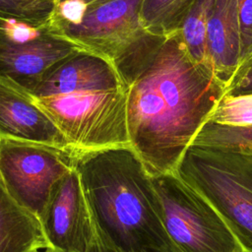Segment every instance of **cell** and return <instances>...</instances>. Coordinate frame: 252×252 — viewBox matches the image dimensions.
Segmentation results:
<instances>
[{"label":"cell","instance_id":"cell-20","mask_svg":"<svg viewBox=\"0 0 252 252\" xmlns=\"http://www.w3.org/2000/svg\"><path fill=\"white\" fill-rule=\"evenodd\" d=\"M225 94H252V61L235 73L226 87Z\"/></svg>","mask_w":252,"mask_h":252},{"label":"cell","instance_id":"cell-12","mask_svg":"<svg viewBox=\"0 0 252 252\" xmlns=\"http://www.w3.org/2000/svg\"><path fill=\"white\" fill-rule=\"evenodd\" d=\"M207 46L214 75L227 87L239 60L238 0H214L208 20Z\"/></svg>","mask_w":252,"mask_h":252},{"label":"cell","instance_id":"cell-10","mask_svg":"<svg viewBox=\"0 0 252 252\" xmlns=\"http://www.w3.org/2000/svg\"><path fill=\"white\" fill-rule=\"evenodd\" d=\"M67 41L48 31L20 42L0 39V75L9 77L32 92L52 69L78 54Z\"/></svg>","mask_w":252,"mask_h":252},{"label":"cell","instance_id":"cell-17","mask_svg":"<svg viewBox=\"0 0 252 252\" xmlns=\"http://www.w3.org/2000/svg\"><path fill=\"white\" fill-rule=\"evenodd\" d=\"M207 122L237 128L252 127V94H224Z\"/></svg>","mask_w":252,"mask_h":252},{"label":"cell","instance_id":"cell-13","mask_svg":"<svg viewBox=\"0 0 252 252\" xmlns=\"http://www.w3.org/2000/svg\"><path fill=\"white\" fill-rule=\"evenodd\" d=\"M48 248L37 217L17 204L0 181V252Z\"/></svg>","mask_w":252,"mask_h":252},{"label":"cell","instance_id":"cell-2","mask_svg":"<svg viewBox=\"0 0 252 252\" xmlns=\"http://www.w3.org/2000/svg\"><path fill=\"white\" fill-rule=\"evenodd\" d=\"M75 167L105 246L114 252H179L165 230L152 176L131 147L77 153Z\"/></svg>","mask_w":252,"mask_h":252},{"label":"cell","instance_id":"cell-4","mask_svg":"<svg viewBox=\"0 0 252 252\" xmlns=\"http://www.w3.org/2000/svg\"><path fill=\"white\" fill-rule=\"evenodd\" d=\"M174 173L214 206L243 252H252V153L191 145Z\"/></svg>","mask_w":252,"mask_h":252},{"label":"cell","instance_id":"cell-5","mask_svg":"<svg viewBox=\"0 0 252 252\" xmlns=\"http://www.w3.org/2000/svg\"><path fill=\"white\" fill-rule=\"evenodd\" d=\"M34 98L75 152L130 147L126 89Z\"/></svg>","mask_w":252,"mask_h":252},{"label":"cell","instance_id":"cell-16","mask_svg":"<svg viewBox=\"0 0 252 252\" xmlns=\"http://www.w3.org/2000/svg\"><path fill=\"white\" fill-rule=\"evenodd\" d=\"M192 145L212 146L252 153V127H230L207 122Z\"/></svg>","mask_w":252,"mask_h":252},{"label":"cell","instance_id":"cell-9","mask_svg":"<svg viewBox=\"0 0 252 252\" xmlns=\"http://www.w3.org/2000/svg\"><path fill=\"white\" fill-rule=\"evenodd\" d=\"M0 138L45 144L75 152L33 94L3 75H0Z\"/></svg>","mask_w":252,"mask_h":252},{"label":"cell","instance_id":"cell-21","mask_svg":"<svg viewBox=\"0 0 252 252\" xmlns=\"http://www.w3.org/2000/svg\"><path fill=\"white\" fill-rule=\"evenodd\" d=\"M89 252H114L112 251L111 249H109L107 246H105L101 241L100 239L98 238L97 234H96V238L93 244V246L91 247L90 251Z\"/></svg>","mask_w":252,"mask_h":252},{"label":"cell","instance_id":"cell-19","mask_svg":"<svg viewBox=\"0 0 252 252\" xmlns=\"http://www.w3.org/2000/svg\"><path fill=\"white\" fill-rule=\"evenodd\" d=\"M238 2L240 51L236 72L252 61V0H238Z\"/></svg>","mask_w":252,"mask_h":252},{"label":"cell","instance_id":"cell-14","mask_svg":"<svg viewBox=\"0 0 252 252\" xmlns=\"http://www.w3.org/2000/svg\"><path fill=\"white\" fill-rule=\"evenodd\" d=\"M197 0H143L141 22L150 33L168 37L177 32Z\"/></svg>","mask_w":252,"mask_h":252},{"label":"cell","instance_id":"cell-22","mask_svg":"<svg viewBox=\"0 0 252 252\" xmlns=\"http://www.w3.org/2000/svg\"><path fill=\"white\" fill-rule=\"evenodd\" d=\"M59 1H61V0H59ZM78 1L84 3L86 6H91V5H94V4H97V3L105 2V1H108V0H78Z\"/></svg>","mask_w":252,"mask_h":252},{"label":"cell","instance_id":"cell-18","mask_svg":"<svg viewBox=\"0 0 252 252\" xmlns=\"http://www.w3.org/2000/svg\"><path fill=\"white\" fill-rule=\"evenodd\" d=\"M58 0H0V13L32 21H46Z\"/></svg>","mask_w":252,"mask_h":252},{"label":"cell","instance_id":"cell-7","mask_svg":"<svg viewBox=\"0 0 252 252\" xmlns=\"http://www.w3.org/2000/svg\"><path fill=\"white\" fill-rule=\"evenodd\" d=\"M76 152L0 138V181L9 196L39 218L53 185L75 166Z\"/></svg>","mask_w":252,"mask_h":252},{"label":"cell","instance_id":"cell-8","mask_svg":"<svg viewBox=\"0 0 252 252\" xmlns=\"http://www.w3.org/2000/svg\"><path fill=\"white\" fill-rule=\"evenodd\" d=\"M38 220L52 252L90 251L96 231L75 166L53 185Z\"/></svg>","mask_w":252,"mask_h":252},{"label":"cell","instance_id":"cell-3","mask_svg":"<svg viewBox=\"0 0 252 252\" xmlns=\"http://www.w3.org/2000/svg\"><path fill=\"white\" fill-rule=\"evenodd\" d=\"M143 0H108L87 6L76 21L54 13L49 32L79 52L99 57L113 65L122 79L150 61L167 37L150 33L141 22Z\"/></svg>","mask_w":252,"mask_h":252},{"label":"cell","instance_id":"cell-15","mask_svg":"<svg viewBox=\"0 0 252 252\" xmlns=\"http://www.w3.org/2000/svg\"><path fill=\"white\" fill-rule=\"evenodd\" d=\"M213 3L214 0H197L177 32L191 60L212 73L207 46V31Z\"/></svg>","mask_w":252,"mask_h":252},{"label":"cell","instance_id":"cell-6","mask_svg":"<svg viewBox=\"0 0 252 252\" xmlns=\"http://www.w3.org/2000/svg\"><path fill=\"white\" fill-rule=\"evenodd\" d=\"M152 180L165 230L179 252H243L214 206L176 173Z\"/></svg>","mask_w":252,"mask_h":252},{"label":"cell","instance_id":"cell-23","mask_svg":"<svg viewBox=\"0 0 252 252\" xmlns=\"http://www.w3.org/2000/svg\"><path fill=\"white\" fill-rule=\"evenodd\" d=\"M34 252H52L50 249H48V248H46V249H40V250H36V251H34Z\"/></svg>","mask_w":252,"mask_h":252},{"label":"cell","instance_id":"cell-11","mask_svg":"<svg viewBox=\"0 0 252 252\" xmlns=\"http://www.w3.org/2000/svg\"><path fill=\"white\" fill-rule=\"evenodd\" d=\"M126 89L119 71L107 61L79 52L49 71L31 92L49 96Z\"/></svg>","mask_w":252,"mask_h":252},{"label":"cell","instance_id":"cell-1","mask_svg":"<svg viewBox=\"0 0 252 252\" xmlns=\"http://www.w3.org/2000/svg\"><path fill=\"white\" fill-rule=\"evenodd\" d=\"M126 90L130 147L156 176L175 172L226 87L191 60L175 32Z\"/></svg>","mask_w":252,"mask_h":252}]
</instances>
